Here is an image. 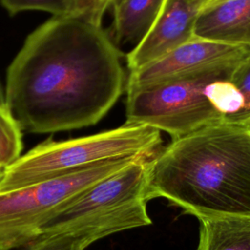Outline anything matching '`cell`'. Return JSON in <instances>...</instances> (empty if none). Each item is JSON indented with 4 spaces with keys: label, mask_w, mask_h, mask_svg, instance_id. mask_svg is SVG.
<instances>
[{
    "label": "cell",
    "mask_w": 250,
    "mask_h": 250,
    "mask_svg": "<svg viewBox=\"0 0 250 250\" xmlns=\"http://www.w3.org/2000/svg\"><path fill=\"white\" fill-rule=\"evenodd\" d=\"M164 0H115L113 22L109 34L113 44L134 49L153 25ZM131 49V50H132Z\"/></svg>",
    "instance_id": "30bf717a"
},
{
    "label": "cell",
    "mask_w": 250,
    "mask_h": 250,
    "mask_svg": "<svg viewBox=\"0 0 250 250\" xmlns=\"http://www.w3.org/2000/svg\"><path fill=\"white\" fill-rule=\"evenodd\" d=\"M231 82L240 93L243 101L242 122L250 125V56L236 65L231 76Z\"/></svg>",
    "instance_id": "2e32d148"
},
{
    "label": "cell",
    "mask_w": 250,
    "mask_h": 250,
    "mask_svg": "<svg viewBox=\"0 0 250 250\" xmlns=\"http://www.w3.org/2000/svg\"><path fill=\"white\" fill-rule=\"evenodd\" d=\"M236 65L127 92L125 123L153 127L172 140L209 125L244 124L243 101L231 82Z\"/></svg>",
    "instance_id": "3957f363"
},
{
    "label": "cell",
    "mask_w": 250,
    "mask_h": 250,
    "mask_svg": "<svg viewBox=\"0 0 250 250\" xmlns=\"http://www.w3.org/2000/svg\"><path fill=\"white\" fill-rule=\"evenodd\" d=\"M154 154L138 158L82 192L46 224L38 236L73 235L90 245L115 232L150 225L146 204Z\"/></svg>",
    "instance_id": "277c9868"
},
{
    "label": "cell",
    "mask_w": 250,
    "mask_h": 250,
    "mask_svg": "<svg viewBox=\"0 0 250 250\" xmlns=\"http://www.w3.org/2000/svg\"><path fill=\"white\" fill-rule=\"evenodd\" d=\"M198 221L195 250H250V217L214 216Z\"/></svg>",
    "instance_id": "8fae6325"
},
{
    "label": "cell",
    "mask_w": 250,
    "mask_h": 250,
    "mask_svg": "<svg viewBox=\"0 0 250 250\" xmlns=\"http://www.w3.org/2000/svg\"><path fill=\"white\" fill-rule=\"evenodd\" d=\"M148 197L197 219L250 217V125L219 123L172 140L150 159Z\"/></svg>",
    "instance_id": "7a4b0ae2"
},
{
    "label": "cell",
    "mask_w": 250,
    "mask_h": 250,
    "mask_svg": "<svg viewBox=\"0 0 250 250\" xmlns=\"http://www.w3.org/2000/svg\"><path fill=\"white\" fill-rule=\"evenodd\" d=\"M206 1L164 0L148 33L126 54L129 70H136L190 40L196 20Z\"/></svg>",
    "instance_id": "ba28073f"
},
{
    "label": "cell",
    "mask_w": 250,
    "mask_h": 250,
    "mask_svg": "<svg viewBox=\"0 0 250 250\" xmlns=\"http://www.w3.org/2000/svg\"><path fill=\"white\" fill-rule=\"evenodd\" d=\"M10 15L23 11L48 12L53 16H64L70 11L72 0H0Z\"/></svg>",
    "instance_id": "4fadbf2b"
},
{
    "label": "cell",
    "mask_w": 250,
    "mask_h": 250,
    "mask_svg": "<svg viewBox=\"0 0 250 250\" xmlns=\"http://www.w3.org/2000/svg\"><path fill=\"white\" fill-rule=\"evenodd\" d=\"M142 156L146 155L98 162L57 178L0 193V250L28 245L45 225L74 198Z\"/></svg>",
    "instance_id": "8992f818"
},
{
    "label": "cell",
    "mask_w": 250,
    "mask_h": 250,
    "mask_svg": "<svg viewBox=\"0 0 250 250\" xmlns=\"http://www.w3.org/2000/svg\"><path fill=\"white\" fill-rule=\"evenodd\" d=\"M193 36L250 47V0H214L201 9Z\"/></svg>",
    "instance_id": "9c48e42d"
},
{
    "label": "cell",
    "mask_w": 250,
    "mask_h": 250,
    "mask_svg": "<svg viewBox=\"0 0 250 250\" xmlns=\"http://www.w3.org/2000/svg\"><path fill=\"white\" fill-rule=\"evenodd\" d=\"M22 134L8 109L0 105V166L14 163L22 150Z\"/></svg>",
    "instance_id": "7c38bea8"
},
{
    "label": "cell",
    "mask_w": 250,
    "mask_h": 250,
    "mask_svg": "<svg viewBox=\"0 0 250 250\" xmlns=\"http://www.w3.org/2000/svg\"><path fill=\"white\" fill-rule=\"evenodd\" d=\"M249 56L250 47L193 36L155 61L130 71L125 90L134 91L215 68L236 65Z\"/></svg>",
    "instance_id": "52a82bcc"
},
{
    "label": "cell",
    "mask_w": 250,
    "mask_h": 250,
    "mask_svg": "<svg viewBox=\"0 0 250 250\" xmlns=\"http://www.w3.org/2000/svg\"><path fill=\"white\" fill-rule=\"evenodd\" d=\"M121 53L102 26L68 15L33 30L7 70L6 107L22 132L92 126L125 90Z\"/></svg>",
    "instance_id": "6da1fadb"
},
{
    "label": "cell",
    "mask_w": 250,
    "mask_h": 250,
    "mask_svg": "<svg viewBox=\"0 0 250 250\" xmlns=\"http://www.w3.org/2000/svg\"><path fill=\"white\" fill-rule=\"evenodd\" d=\"M161 143L159 130L129 123L90 136L63 141L46 140L5 168L0 180V193L57 178L98 162L154 154Z\"/></svg>",
    "instance_id": "5b68a950"
},
{
    "label": "cell",
    "mask_w": 250,
    "mask_h": 250,
    "mask_svg": "<svg viewBox=\"0 0 250 250\" xmlns=\"http://www.w3.org/2000/svg\"><path fill=\"white\" fill-rule=\"evenodd\" d=\"M4 170H5V168H3V167H1V166H0V180H1V178H2V176H3V173H4Z\"/></svg>",
    "instance_id": "ac0fdd59"
},
{
    "label": "cell",
    "mask_w": 250,
    "mask_h": 250,
    "mask_svg": "<svg viewBox=\"0 0 250 250\" xmlns=\"http://www.w3.org/2000/svg\"><path fill=\"white\" fill-rule=\"evenodd\" d=\"M211 1H214V0H207V1H206V3H208V2H211Z\"/></svg>",
    "instance_id": "d6986e66"
},
{
    "label": "cell",
    "mask_w": 250,
    "mask_h": 250,
    "mask_svg": "<svg viewBox=\"0 0 250 250\" xmlns=\"http://www.w3.org/2000/svg\"><path fill=\"white\" fill-rule=\"evenodd\" d=\"M89 244L81 237L60 234L53 236H38L24 250H85Z\"/></svg>",
    "instance_id": "5bb4252c"
},
{
    "label": "cell",
    "mask_w": 250,
    "mask_h": 250,
    "mask_svg": "<svg viewBox=\"0 0 250 250\" xmlns=\"http://www.w3.org/2000/svg\"><path fill=\"white\" fill-rule=\"evenodd\" d=\"M0 105L6 107V100H5V88L3 87L0 81ZM7 108V107H6Z\"/></svg>",
    "instance_id": "e0dca14e"
},
{
    "label": "cell",
    "mask_w": 250,
    "mask_h": 250,
    "mask_svg": "<svg viewBox=\"0 0 250 250\" xmlns=\"http://www.w3.org/2000/svg\"><path fill=\"white\" fill-rule=\"evenodd\" d=\"M115 0H72L68 16L80 18L95 25L102 26L106 10Z\"/></svg>",
    "instance_id": "9a60e30c"
}]
</instances>
